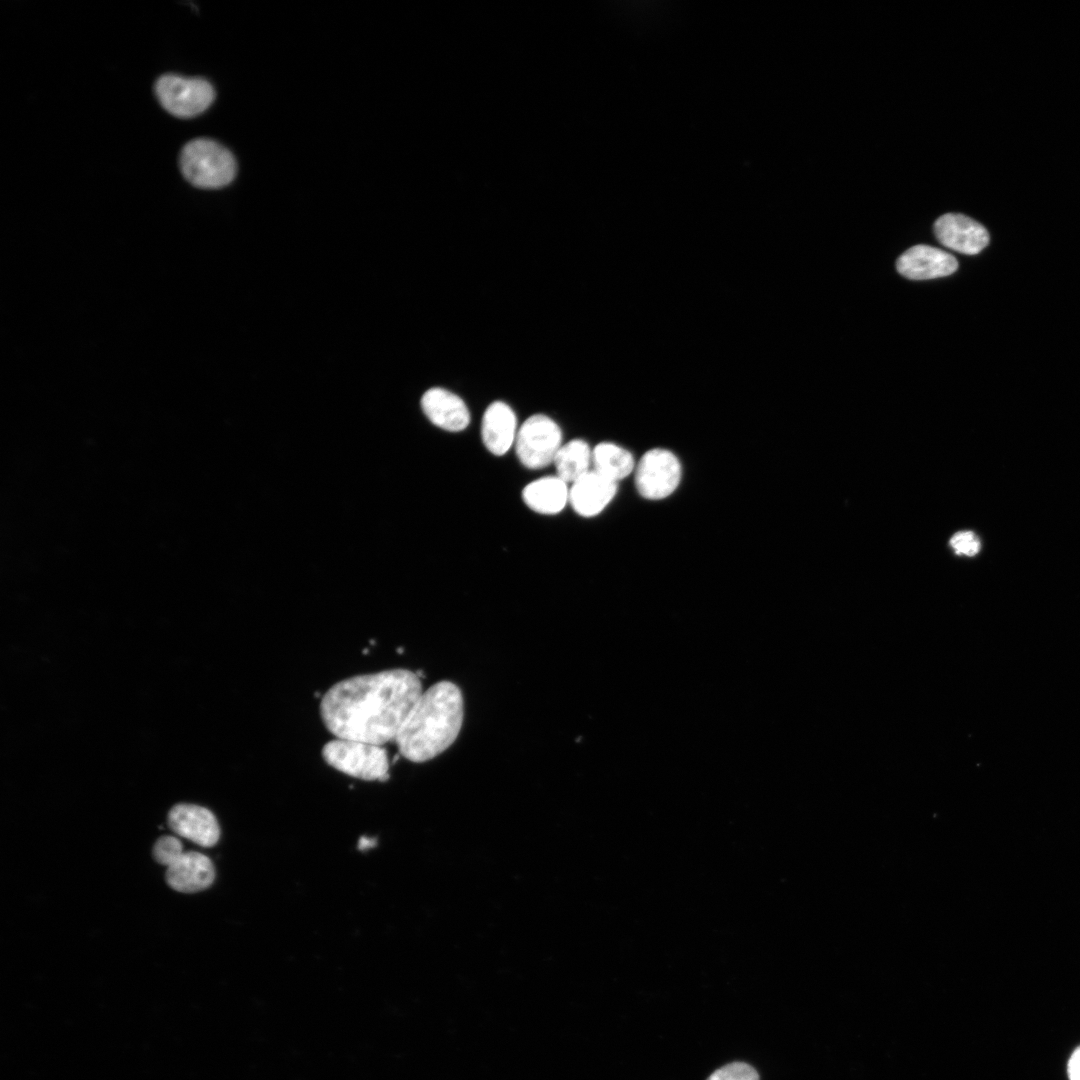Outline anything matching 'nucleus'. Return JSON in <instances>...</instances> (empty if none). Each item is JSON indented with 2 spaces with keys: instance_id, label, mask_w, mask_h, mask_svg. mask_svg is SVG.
I'll list each match as a JSON object with an SVG mask.
<instances>
[{
  "instance_id": "nucleus-22",
  "label": "nucleus",
  "mask_w": 1080,
  "mask_h": 1080,
  "mask_svg": "<svg viewBox=\"0 0 1080 1080\" xmlns=\"http://www.w3.org/2000/svg\"><path fill=\"white\" fill-rule=\"evenodd\" d=\"M376 845L375 838L361 837L358 843L360 850L369 849Z\"/></svg>"
},
{
  "instance_id": "nucleus-3",
  "label": "nucleus",
  "mask_w": 1080,
  "mask_h": 1080,
  "mask_svg": "<svg viewBox=\"0 0 1080 1080\" xmlns=\"http://www.w3.org/2000/svg\"><path fill=\"white\" fill-rule=\"evenodd\" d=\"M179 163L186 180L203 189L224 187L236 174V162L231 152L208 138L188 142L180 153Z\"/></svg>"
},
{
  "instance_id": "nucleus-5",
  "label": "nucleus",
  "mask_w": 1080,
  "mask_h": 1080,
  "mask_svg": "<svg viewBox=\"0 0 1080 1080\" xmlns=\"http://www.w3.org/2000/svg\"><path fill=\"white\" fill-rule=\"evenodd\" d=\"M155 93L162 107L180 118L199 115L215 97L214 89L207 80L176 74L162 75L155 83Z\"/></svg>"
},
{
  "instance_id": "nucleus-4",
  "label": "nucleus",
  "mask_w": 1080,
  "mask_h": 1080,
  "mask_svg": "<svg viewBox=\"0 0 1080 1080\" xmlns=\"http://www.w3.org/2000/svg\"><path fill=\"white\" fill-rule=\"evenodd\" d=\"M321 754L328 765L349 776L366 781L389 779V759L382 745L336 738L323 746Z\"/></svg>"
},
{
  "instance_id": "nucleus-21",
  "label": "nucleus",
  "mask_w": 1080,
  "mask_h": 1080,
  "mask_svg": "<svg viewBox=\"0 0 1080 1080\" xmlns=\"http://www.w3.org/2000/svg\"><path fill=\"white\" fill-rule=\"evenodd\" d=\"M1067 1071L1070 1080H1080V1047H1078L1071 1055L1068 1061Z\"/></svg>"
},
{
  "instance_id": "nucleus-20",
  "label": "nucleus",
  "mask_w": 1080,
  "mask_h": 1080,
  "mask_svg": "<svg viewBox=\"0 0 1080 1080\" xmlns=\"http://www.w3.org/2000/svg\"><path fill=\"white\" fill-rule=\"evenodd\" d=\"M949 544L957 555L968 557L975 556L981 548L980 540L972 531L957 532L951 537Z\"/></svg>"
},
{
  "instance_id": "nucleus-16",
  "label": "nucleus",
  "mask_w": 1080,
  "mask_h": 1080,
  "mask_svg": "<svg viewBox=\"0 0 1080 1080\" xmlns=\"http://www.w3.org/2000/svg\"><path fill=\"white\" fill-rule=\"evenodd\" d=\"M556 476L566 483H574L590 471L592 450L581 439H573L562 445L553 461Z\"/></svg>"
},
{
  "instance_id": "nucleus-1",
  "label": "nucleus",
  "mask_w": 1080,
  "mask_h": 1080,
  "mask_svg": "<svg viewBox=\"0 0 1080 1080\" xmlns=\"http://www.w3.org/2000/svg\"><path fill=\"white\" fill-rule=\"evenodd\" d=\"M422 693L418 673L408 669L357 675L326 691L320 716L336 738L383 746L395 741Z\"/></svg>"
},
{
  "instance_id": "nucleus-10",
  "label": "nucleus",
  "mask_w": 1080,
  "mask_h": 1080,
  "mask_svg": "<svg viewBox=\"0 0 1080 1080\" xmlns=\"http://www.w3.org/2000/svg\"><path fill=\"white\" fill-rule=\"evenodd\" d=\"M167 821L174 833L202 847H212L220 838L215 815L202 806L177 804L170 809Z\"/></svg>"
},
{
  "instance_id": "nucleus-17",
  "label": "nucleus",
  "mask_w": 1080,
  "mask_h": 1080,
  "mask_svg": "<svg viewBox=\"0 0 1080 1080\" xmlns=\"http://www.w3.org/2000/svg\"><path fill=\"white\" fill-rule=\"evenodd\" d=\"M593 470L617 482L627 477L634 469L632 454L610 442H603L592 450Z\"/></svg>"
},
{
  "instance_id": "nucleus-15",
  "label": "nucleus",
  "mask_w": 1080,
  "mask_h": 1080,
  "mask_svg": "<svg viewBox=\"0 0 1080 1080\" xmlns=\"http://www.w3.org/2000/svg\"><path fill=\"white\" fill-rule=\"evenodd\" d=\"M522 499L531 510L553 515L561 512L569 502V488L558 476H546L526 485Z\"/></svg>"
},
{
  "instance_id": "nucleus-9",
  "label": "nucleus",
  "mask_w": 1080,
  "mask_h": 1080,
  "mask_svg": "<svg viewBox=\"0 0 1080 1080\" xmlns=\"http://www.w3.org/2000/svg\"><path fill=\"white\" fill-rule=\"evenodd\" d=\"M938 241L954 251L975 255L989 243L986 228L974 219L956 213L940 216L934 224Z\"/></svg>"
},
{
  "instance_id": "nucleus-6",
  "label": "nucleus",
  "mask_w": 1080,
  "mask_h": 1080,
  "mask_svg": "<svg viewBox=\"0 0 1080 1080\" xmlns=\"http://www.w3.org/2000/svg\"><path fill=\"white\" fill-rule=\"evenodd\" d=\"M561 446L560 427L544 414L527 418L520 426L515 440L517 457L529 469H541L553 463Z\"/></svg>"
},
{
  "instance_id": "nucleus-19",
  "label": "nucleus",
  "mask_w": 1080,
  "mask_h": 1080,
  "mask_svg": "<svg viewBox=\"0 0 1080 1080\" xmlns=\"http://www.w3.org/2000/svg\"><path fill=\"white\" fill-rule=\"evenodd\" d=\"M183 851L181 841L170 835H164L155 842L152 855L154 860L163 866L176 854Z\"/></svg>"
},
{
  "instance_id": "nucleus-14",
  "label": "nucleus",
  "mask_w": 1080,
  "mask_h": 1080,
  "mask_svg": "<svg viewBox=\"0 0 1080 1080\" xmlns=\"http://www.w3.org/2000/svg\"><path fill=\"white\" fill-rule=\"evenodd\" d=\"M516 426L513 409L505 402H492L486 408L481 424V437L487 450L496 456L507 453L515 443Z\"/></svg>"
},
{
  "instance_id": "nucleus-8",
  "label": "nucleus",
  "mask_w": 1080,
  "mask_h": 1080,
  "mask_svg": "<svg viewBox=\"0 0 1080 1080\" xmlns=\"http://www.w3.org/2000/svg\"><path fill=\"white\" fill-rule=\"evenodd\" d=\"M166 883L181 893H196L207 889L215 880L216 871L212 860L199 852H180L165 865Z\"/></svg>"
},
{
  "instance_id": "nucleus-11",
  "label": "nucleus",
  "mask_w": 1080,
  "mask_h": 1080,
  "mask_svg": "<svg viewBox=\"0 0 1080 1080\" xmlns=\"http://www.w3.org/2000/svg\"><path fill=\"white\" fill-rule=\"evenodd\" d=\"M898 272L912 280H927L951 275L958 262L951 254L928 245H916L905 251L896 262Z\"/></svg>"
},
{
  "instance_id": "nucleus-13",
  "label": "nucleus",
  "mask_w": 1080,
  "mask_h": 1080,
  "mask_svg": "<svg viewBox=\"0 0 1080 1080\" xmlns=\"http://www.w3.org/2000/svg\"><path fill=\"white\" fill-rule=\"evenodd\" d=\"M616 492L617 482L592 469L572 483L569 503L577 514L593 517L605 509Z\"/></svg>"
},
{
  "instance_id": "nucleus-18",
  "label": "nucleus",
  "mask_w": 1080,
  "mask_h": 1080,
  "mask_svg": "<svg viewBox=\"0 0 1080 1080\" xmlns=\"http://www.w3.org/2000/svg\"><path fill=\"white\" fill-rule=\"evenodd\" d=\"M707 1080H759L757 1071L743 1062H734L712 1073Z\"/></svg>"
},
{
  "instance_id": "nucleus-7",
  "label": "nucleus",
  "mask_w": 1080,
  "mask_h": 1080,
  "mask_svg": "<svg viewBox=\"0 0 1080 1080\" xmlns=\"http://www.w3.org/2000/svg\"><path fill=\"white\" fill-rule=\"evenodd\" d=\"M680 479V462L672 452L666 449L649 450L642 456L636 467V488L646 499L666 498L678 487Z\"/></svg>"
},
{
  "instance_id": "nucleus-12",
  "label": "nucleus",
  "mask_w": 1080,
  "mask_h": 1080,
  "mask_svg": "<svg viewBox=\"0 0 1080 1080\" xmlns=\"http://www.w3.org/2000/svg\"><path fill=\"white\" fill-rule=\"evenodd\" d=\"M421 408L432 424L446 431H462L470 422V413L462 398L441 387L430 388L423 394Z\"/></svg>"
},
{
  "instance_id": "nucleus-2",
  "label": "nucleus",
  "mask_w": 1080,
  "mask_h": 1080,
  "mask_svg": "<svg viewBox=\"0 0 1080 1080\" xmlns=\"http://www.w3.org/2000/svg\"><path fill=\"white\" fill-rule=\"evenodd\" d=\"M463 719L460 688L451 681H440L423 691L394 742L405 759L426 762L454 743Z\"/></svg>"
}]
</instances>
